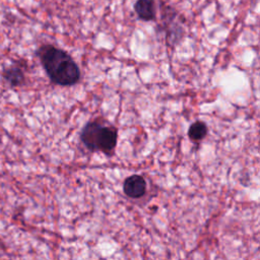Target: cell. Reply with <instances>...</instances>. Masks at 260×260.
Returning a JSON list of instances; mask_svg holds the SVG:
<instances>
[{
    "instance_id": "1",
    "label": "cell",
    "mask_w": 260,
    "mask_h": 260,
    "mask_svg": "<svg viewBox=\"0 0 260 260\" xmlns=\"http://www.w3.org/2000/svg\"><path fill=\"white\" fill-rule=\"evenodd\" d=\"M38 56L50 79L59 85H72L80 77V71L73 59L63 50L52 45H44Z\"/></svg>"
},
{
    "instance_id": "2",
    "label": "cell",
    "mask_w": 260,
    "mask_h": 260,
    "mask_svg": "<svg viewBox=\"0 0 260 260\" xmlns=\"http://www.w3.org/2000/svg\"><path fill=\"white\" fill-rule=\"evenodd\" d=\"M81 140L90 150H101L109 153L117 144V131L98 122H90L83 128Z\"/></svg>"
},
{
    "instance_id": "4",
    "label": "cell",
    "mask_w": 260,
    "mask_h": 260,
    "mask_svg": "<svg viewBox=\"0 0 260 260\" xmlns=\"http://www.w3.org/2000/svg\"><path fill=\"white\" fill-rule=\"evenodd\" d=\"M154 0H136L134 3V11L137 16L144 21H150L155 18Z\"/></svg>"
},
{
    "instance_id": "3",
    "label": "cell",
    "mask_w": 260,
    "mask_h": 260,
    "mask_svg": "<svg viewBox=\"0 0 260 260\" xmlns=\"http://www.w3.org/2000/svg\"><path fill=\"white\" fill-rule=\"evenodd\" d=\"M123 190L127 196L131 198H139L145 193L146 183L141 176L132 175L125 180Z\"/></svg>"
},
{
    "instance_id": "5",
    "label": "cell",
    "mask_w": 260,
    "mask_h": 260,
    "mask_svg": "<svg viewBox=\"0 0 260 260\" xmlns=\"http://www.w3.org/2000/svg\"><path fill=\"white\" fill-rule=\"evenodd\" d=\"M3 76L5 80L12 86L20 85L24 80V75L19 67L11 66L3 71Z\"/></svg>"
},
{
    "instance_id": "6",
    "label": "cell",
    "mask_w": 260,
    "mask_h": 260,
    "mask_svg": "<svg viewBox=\"0 0 260 260\" xmlns=\"http://www.w3.org/2000/svg\"><path fill=\"white\" fill-rule=\"evenodd\" d=\"M207 133V127L205 125L204 122L201 121H197L195 123H193L188 131V135L192 140L195 141H199L201 139H203L205 137Z\"/></svg>"
}]
</instances>
